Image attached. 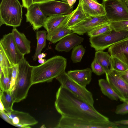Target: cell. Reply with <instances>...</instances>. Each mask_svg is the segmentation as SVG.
Returning a JSON list of instances; mask_svg holds the SVG:
<instances>
[{
  "instance_id": "cell-1",
  "label": "cell",
  "mask_w": 128,
  "mask_h": 128,
  "mask_svg": "<svg viewBox=\"0 0 128 128\" xmlns=\"http://www.w3.org/2000/svg\"><path fill=\"white\" fill-rule=\"evenodd\" d=\"M54 106L61 116L96 122L109 120L108 118L100 113L94 106L61 85L56 94Z\"/></svg>"
},
{
  "instance_id": "cell-2",
  "label": "cell",
  "mask_w": 128,
  "mask_h": 128,
  "mask_svg": "<svg viewBox=\"0 0 128 128\" xmlns=\"http://www.w3.org/2000/svg\"><path fill=\"white\" fill-rule=\"evenodd\" d=\"M66 65V58L62 56H56L42 64L32 66V85L51 82L54 78H56L65 71Z\"/></svg>"
},
{
  "instance_id": "cell-3",
  "label": "cell",
  "mask_w": 128,
  "mask_h": 128,
  "mask_svg": "<svg viewBox=\"0 0 128 128\" xmlns=\"http://www.w3.org/2000/svg\"><path fill=\"white\" fill-rule=\"evenodd\" d=\"M17 78L14 90L12 92L14 103L25 99L29 90L32 85V66L24 58L18 64Z\"/></svg>"
},
{
  "instance_id": "cell-4",
  "label": "cell",
  "mask_w": 128,
  "mask_h": 128,
  "mask_svg": "<svg viewBox=\"0 0 128 128\" xmlns=\"http://www.w3.org/2000/svg\"><path fill=\"white\" fill-rule=\"evenodd\" d=\"M23 6L18 0H2L0 5V26L3 24L20 26L22 18Z\"/></svg>"
},
{
  "instance_id": "cell-5",
  "label": "cell",
  "mask_w": 128,
  "mask_h": 128,
  "mask_svg": "<svg viewBox=\"0 0 128 128\" xmlns=\"http://www.w3.org/2000/svg\"><path fill=\"white\" fill-rule=\"evenodd\" d=\"M128 38V31H110L89 38L90 45L96 51H103L112 45Z\"/></svg>"
},
{
  "instance_id": "cell-6",
  "label": "cell",
  "mask_w": 128,
  "mask_h": 128,
  "mask_svg": "<svg viewBox=\"0 0 128 128\" xmlns=\"http://www.w3.org/2000/svg\"><path fill=\"white\" fill-rule=\"evenodd\" d=\"M118 125L114 122L110 120L96 122L61 116L56 128H118Z\"/></svg>"
},
{
  "instance_id": "cell-7",
  "label": "cell",
  "mask_w": 128,
  "mask_h": 128,
  "mask_svg": "<svg viewBox=\"0 0 128 128\" xmlns=\"http://www.w3.org/2000/svg\"><path fill=\"white\" fill-rule=\"evenodd\" d=\"M56 78L63 87L90 106H94V100L92 93L86 87L80 86L73 80L65 71Z\"/></svg>"
},
{
  "instance_id": "cell-8",
  "label": "cell",
  "mask_w": 128,
  "mask_h": 128,
  "mask_svg": "<svg viewBox=\"0 0 128 128\" xmlns=\"http://www.w3.org/2000/svg\"><path fill=\"white\" fill-rule=\"evenodd\" d=\"M102 2L110 22L128 20V8L124 0H103Z\"/></svg>"
},
{
  "instance_id": "cell-9",
  "label": "cell",
  "mask_w": 128,
  "mask_h": 128,
  "mask_svg": "<svg viewBox=\"0 0 128 128\" xmlns=\"http://www.w3.org/2000/svg\"><path fill=\"white\" fill-rule=\"evenodd\" d=\"M106 74V80L118 95L120 100L123 102H128V84L115 70Z\"/></svg>"
},
{
  "instance_id": "cell-10",
  "label": "cell",
  "mask_w": 128,
  "mask_h": 128,
  "mask_svg": "<svg viewBox=\"0 0 128 128\" xmlns=\"http://www.w3.org/2000/svg\"><path fill=\"white\" fill-rule=\"evenodd\" d=\"M109 22L105 16H90L70 28L74 33L83 35L98 26Z\"/></svg>"
},
{
  "instance_id": "cell-11",
  "label": "cell",
  "mask_w": 128,
  "mask_h": 128,
  "mask_svg": "<svg viewBox=\"0 0 128 128\" xmlns=\"http://www.w3.org/2000/svg\"><path fill=\"white\" fill-rule=\"evenodd\" d=\"M0 44L14 65L18 64L24 58V55L17 48L12 32L4 35L0 40Z\"/></svg>"
},
{
  "instance_id": "cell-12",
  "label": "cell",
  "mask_w": 128,
  "mask_h": 128,
  "mask_svg": "<svg viewBox=\"0 0 128 128\" xmlns=\"http://www.w3.org/2000/svg\"><path fill=\"white\" fill-rule=\"evenodd\" d=\"M40 8L46 16L58 14H68L72 12L73 6L68 2L54 0L40 4Z\"/></svg>"
},
{
  "instance_id": "cell-13",
  "label": "cell",
  "mask_w": 128,
  "mask_h": 128,
  "mask_svg": "<svg viewBox=\"0 0 128 128\" xmlns=\"http://www.w3.org/2000/svg\"><path fill=\"white\" fill-rule=\"evenodd\" d=\"M25 15L26 22L30 23L34 30H37L43 26L47 18L41 10L40 4H33L27 9Z\"/></svg>"
},
{
  "instance_id": "cell-14",
  "label": "cell",
  "mask_w": 128,
  "mask_h": 128,
  "mask_svg": "<svg viewBox=\"0 0 128 128\" xmlns=\"http://www.w3.org/2000/svg\"><path fill=\"white\" fill-rule=\"evenodd\" d=\"M11 119L13 126L21 128H31L30 126L35 125L38 121L27 112L13 110L10 112H6Z\"/></svg>"
},
{
  "instance_id": "cell-15",
  "label": "cell",
  "mask_w": 128,
  "mask_h": 128,
  "mask_svg": "<svg viewBox=\"0 0 128 128\" xmlns=\"http://www.w3.org/2000/svg\"><path fill=\"white\" fill-rule=\"evenodd\" d=\"M72 15V13L68 14L60 24L50 34L47 35V40L54 44L65 36L74 34L67 25L68 21Z\"/></svg>"
},
{
  "instance_id": "cell-16",
  "label": "cell",
  "mask_w": 128,
  "mask_h": 128,
  "mask_svg": "<svg viewBox=\"0 0 128 128\" xmlns=\"http://www.w3.org/2000/svg\"><path fill=\"white\" fill-rule=\"evenodd\" d=\"M108 51L112 56L118 59L128 66V38L112 45Z\"/></svg>"
},
{
  "instance_id": "cell-17",
  "label": "cell",
  "mask_w": 128,
  "mask_h": 128,
  "mask_svg": "<svg viewBox=\"0 0 128 128\" xmlns=\"http://www.w3.org/2000/svg\"><path fill=\"white\" fill-rule=\"evenodd\" d=\"M84 38L76 34L68 35L64 37L56 44L55 49L58 52H69L83 42Z\"/></svg>"
},
{
  "instance_id": "cell-18",
  "label": "cell",
  "mask_w": 128,
  "mask_h": 128,
  "mask_svg": "<svg viewBox=\"0 0 128 128\" xmlns=\"http://www.w3.org/2000/svg\"><path fill=\"white\" fill-rule=\"evenodd\" d=\"M92 72L91 69L88 68L82 70H70L68 72L67 74L75 82L86 87L91 80Z\"/></svg>"
},
{
  "instance_id": "cell-19",
  "label": "cell",
  "mask_w": 128,
  "mask_h": 128,
  "mask_svg": "<svg viewBox=\"0 0 128 128\" xmlns=\"http://www.w3.org/2000/svg\"><path fill=\"white\" fill-rule=\"evenodd\" d=\"M83 10L88 16H105L106 13L102 4L95 0H80Z\"/></svg>"
},
{
  "instance_id": "cell-20",
  "label": "cell",
  "mask_w": 128,
  "mask_h": 128,
  "mask_svg": "<svg viewBox=\"0 0 128 128\" xmlns=\"http://www.w3.org/2000/svg\"><path fill=\"white\" fill-rule=\"evenodd\" d=\"M12 33L16 46L21 53L24 55L29 54L31 42L25 34L19 32L16 28H13Z\"/></svg>"
},
{
  "instance_id": "cell-21",
  "label": "cell",
  "mask_w": 128,
  "mask_h": 128,
  "mask_svg": "<svg viewBox=\"0 0 128 128\" xmlns=\"http://www.w3.org/2000/svg\"><path fill=\"white\" fill-rule=\"evenodd\" d=\"M94 58L103 68L105 74L110 72L113 70L112 64V57L108 52L103 51H96Z\"/></svg>"
},
{
  "instance_id": "cell-22",
  "label": "cell",
  "mask_w": 128,
  "mask_h": 128,
  "mask_svg": "<svg viewBox=\"0 0 128 128\" xmlns=\"http://www.w3.org/2000/svg\"><path fill=\"white\" fill-rule=\"evenodd\" d=\"M68 14L55 15L47 17L43 26L47 31V35L50 34L58 26Z\"/></svg>"
},
{
  "instance_id": "cell-23",
  "label": "cell",
  "mask_w": 128,
  "mask_h": 128,
  "mask_svg": "<svg viewBox=\"0 0 128 128\" xmlns=\"http://www.w3.org/2000/svg\"><path fill=\"white\" fill-rule=\"evenodd\" d=\"M72 15L68 23L70 28L88 16L84 12L80 0L76 9L72 12Z\"/></svg>"
},
{
  "instance_id": "cell-24",
  "label": "cell",
  "mask_w": 128,
  "mask_h": 128,
  "mask_svg": "<svg viewBox=\"0 0 128 128\" xmlns=\"http://www.w3.org/2000/svg\"><path fill=\"white\" fill-rule=\"evenodd\" d=\"M99 85L102 93L112 100H120L119 96L111 85L106 80L100 79L98 80Z\"/></svg>"
},
{
  "instance_id": "cell-25",
  "label": "cell",
  "mask_w": 128,
  "mask_h": 128,
  "mask_svg": "<svg viewBox=\"0 0 128 128\" xmlns=\"http://www.w3.org/2000/svg\"><path fill=\"white\" fill-rule=\"evenodd\" d=\"M47 34V31L45 30H37L36 32L37 43L35 54L32 57L33 60L34 61L37 60L38 56L41 53L42 50L46 46Z\"/></svg>"
},
{
  "instance_id": "cell-26",
  "label": "cell",
  "mask_w": 128,
  "mask_h": 128,
  "mask_svg": "<svg viewBox=\"0 0 128 128\" xmlns=\"http://www.w3.org/2000/svg\"><path fill=\"white\" fill-rule=\"evenodd\" d=\"M13 68V67H12ZM12 68H0V87L2 91L8 90L11 79Z\"/></svg>"
},
{
  "instance_id": "cell-27",
  "label": "cell",
  "mask_w": 128,
  "mask_h": 128,
  "mask_svg": "<svg viewBox=\"0 0 128 128\" xmlns=\"http://www.w3.org/2000/svg\"><path fill=\"white\" fill-rule=\"evenodd\" d=\"M0 100L2 101L6 112H10L13 110L12 106L14 103L12 92L9 90L0 92Z\"/></svg>"
},
{
  "instance_id": "cell-28",
  "label": "cell",
  "mask_w": 128,
  "mask_h": 128,
  "mask_svg": "<svg viewBox=\"0 0 128 128\" xmlns=\"http://www.w3.org/2000/svg\"><path fill=\"white\" fill-rule=\"evenodd\" d=\"M109 22L98 26L87 33L90 37L99 35L112 30Z\"/></svg>"
},
{
  "instance_id": "cell-29",
  "label": "cell",
  "mask_w": 128,
  "mask_h": 128,
  "mask_svg": "<svg viewBox=\"0 0 128 128\" xmlns=\"http://www.w3.org/2000/svg\"><path fill=\"white\" fill-rule=\"evenodd\" d=\"M85 52V49L82 45H78L73 48L71 58L73 62H80Z\"/></svg>"
},
{
  "instance_id": "cell-30",
  "label": "cell",
  "mask_w": 128,
  "mask_h": 128,
  "mask_svg": "<svg viewBox=\"0 0 128 128\" xmlns=\"http://www.w3.org/2000/svg\"><path fill=\"white\" fill-rule=\"evenodd\" d=\"M14 65L5 52L0 44V66L2 68H12Z\"/></svg>"
},
{
  "instance_id": "cell-31",
  "label": "cell",
  "mask_w": 128,
  "mask_h": 128,
  "mask_svg": "<svg viewBox=\"0 0 128 128\" xmlns=\"http://www.w3.org/2000/svg\"><path fill=\"white\" fill-rule=\"evenodd\" d=\"M112 30L116 31H128V20L109 22Z\"/></svg>"
},
{
  "instance_id": "cell-32",
  "label": "cell",
  "mask_w": 128,
  "mask_h": 128,
  "mask_svg": "<svg viewBox=\"0 0 128 128\" xmlns=\"http://www.w3.org/2000/svg\"><path fill=\"white\" fill-rule=\"evenodd\" d=\"M112 57V64L113 70L117 72H122L128 69V66L117 58Z\"/></svg>"
},
{
  "instance_id": "cell-33",
  "label": "cell",
  "mask_w": 128,
  "mask_h": 128,
  "mask_svg": "<svg viewBox=\"0 0 128 128\" xmlns=\"http://www.w3.org/2000/svg\"><path fill=\"white\" fill-rule=\"evenodd\" d=\"M18 70V64L14 65L12 68L11 79L9 89L12 92L14 90L17 78Z\"/></svg>"
},
{
  "instance_id": "cell-34",
  "label": "cell",
  "mask_w": 128,
  "mask_h": 128,
  "mask_svg": "<svg viewBox=\"0 0 128 128\" xmlns=\"http://www.w3.org/2000/svg\"><path fill=\"white\" fill-rule=\"evenodd\" d=\"M92 70L96 75L100 76L105 73L103 68L94 58L91 64Z\"/></svg>"
},
{
  "instance_id": "cell-35",
  "label": "cell",
  "mask_w": 128,
  "mask_h": 128,
  "mask_svg": "<svg viewBox=\"0 0 128 128\" xmlns=\"http://www.w3.org/2000/svg\"><path fill=\"white\" fill-rule=\"evenodd\" d=\"M117 114L124 115L128 113V102H123L118 105L115 111Z\"/></svg>"
},
{
  "instance_id": "cell-36",
  "label": "cell",
  "mask_w": 128,
  "mask_h": 128,
  "mask_svg": "<svg viewBox=\"0 0 128 128\" xmlns=\"http://www.w3.org/2000/svg\"><path fill=\"white\" fill-rule=\"evenodd\" d=\"M0 117L8 123L12 125V122L11 119L6 114L5 112L0 111Z\"/></svg>"
},
{
  "instance_id": "cell-37",
  "label": "cell",
  "mask_w": 128,
  "mask_h": 128,
  "mask_svg": "<svg viewBox=\"0 0 128 128\" xmlns=\"http://www.w3.org/2000/svg\"><path fill=\"white\" fill-rule=\"evenodd\" d=\"M117 72L122 78L128 84V69L124 71Z\"/></svg>"
},
{
  "instance_id": "cell-38",
  "label": "cell",
  "mask_w": 128,
  "mask_h": 128,
  "mask_svg": "<svg viewBox=\"0 0 128 128\" xmlns=\"http://www.w3.org/2000/svg\"><path fill=\"white\" fill-rule=\"evenodd\" d=\"M22 0L23 6L27 9L33 4V0Z\"/></svg>"
},
{
  "instance_id": "cell-39",
  "label": "cell",
  "mask_w": 128,
  "mask_h": 128,
  "mask_svg": "<svg viewBox=\"0 0 128 128\" xmlns=\"http://www.w3.org/2000/svg\"><path fill=\"white\" fill-rule=\"evenodd\" d=\"M56 0H33V4H41Z\"/></svg>"
},
{
  "instance_id": "cell-40",
  "label": "cell",
  "mask_w": 128,
  "mask_h": 128,
  "mask_svg": "<svg viewBox=\"0 0 128 128\" xmlns=\"http://www.w3.org/2000/svg\"><path fill=\"white\" fill-rule=\"evenodd\" d=\"M114 122L118 124L128 126V120H118L115 121Z\"/></svg>"
},
{
  "instance_id": "cell-41",
  "label": "cell",
  "mask_w": 128,
  "mask_h": 128,
  "mask_svg": "<svg viewBox=\"0 0 128 128\" xmlns=\"http://www.w3.org/2000/svg\"><path fill=\"white\" fill-rule=\"evenodd\" d=\"M76 0H67V2L70 6H73Z\"/></svg>"
},
{
  "instance_id": "cell-42",
  "label": "cell",
  "mask_w": 128,
  "mask_h": 128,
  "mask_svg": "<svg viewBox=\"0 0 128 128\" xmlns=\"http://www.w3.org/2000/svg\"><path fill=\"white\" fill-rule=\"evenodd\" d=\"M46 54L44 53H41L39 54L38 56V59L44 58L46 56Z\"/></svg>"
},
{
  "instance_id": "cell-43",
  "label": "cell",
  "mask_w": 128,
  "mask_h": 128,
  "mask_svg": "<svg viewBox=\"0 0 128 128\" xmlns=\"http://www.w3.org/2000/svg\"><path fill=\"white\" fill-rule=\"evenodd\" d=\"M0 111L4 112L5 110L4 106L1 100L0 102Z\"/></svg>"
},
{
  "instance_id": "cell-44",
  "label": "cell",
  "mask_w": 128,
  "mask_h": 128,
  "mask_svg": "<svg viewBox=\"0 0 128 128\" xmlns=\"http://www.w3.org/2000/svg\"><path fill=\"white\" fill-rule=\"evenodd\" d=\"M46 61V60L45 59L41 58L38 59V62L39 63L42 64L44 63Z\"/></svg>"
},
{
  "instance_id": "cell-45",
  "label": "cell",
  "mask_w": 128,
  "mask_h": 128,
  "mask_svg": "<svg viewBox=\"0 0 128 128\" xmlns=\"http://www.w3.org/2000/svg\"><path fill=\"white\" fill-rule=\"evenodd\" d=\"M124 1L128 8V0H124Z\"/></svg>"
},
{
  "instance_id": "cell-46",
  "label": "cell",
  "mask_w": 128,
  "mask_h": 128,
  "mask_svg": "<svg viewBox=\"0 0 128 128\" xmlns=\"http://www.w3.org/2000/svg\"><path fill=\"white\" fill-rule=\"evenodd\" d=\"M62 0V1L65 2H67V0Z\"/></svg>"
},
{
  "instance_id": "cell-47",
  "label": "cell",
  "mask_w": 128,
  "mask_h": 128,
  "mask_svg": "<svg viewBox=\"0 0 128 128\" xmlns=\"http://www.w3.org/2000/svg\"></svg>"
}]
</instances>
